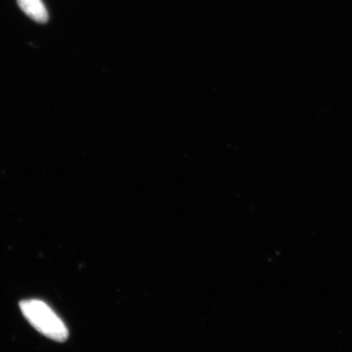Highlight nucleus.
Masks as SVG:
<instances>
[{
    "instance_id": "nucleus-1",
    "label": "nucleus",
    "mask_w": 352,
    "mask_h": 352,
    "mask_svg": "<svg viewBox=\"0 0 352 352\" xmlns=\"http://www.w3.org/2000/svg\"><path fill=\"white\" fill-rule=\"evenodd\" d=\"M20 308L32 327L45 337L59 342L68 339L69 331L64 322L43 300H23L20 302Z\"/></svg>"
},
{
    "instance_id": "nucleus-2",
    "label": "nucleus",
    "mask_w": 352,
    "mask_h": 352,
    "mask_svg": "<svg viewBox=\"0 0 352 352\" xmlns=\"http://www.w3.org/2000/svg\"><path fill=\"white\" fill-rule=\"evenodd\" d=\"M21 10L36 22L44 23L48 21V12L43 0H17Z\"/></svg>"
}]
</instances>
